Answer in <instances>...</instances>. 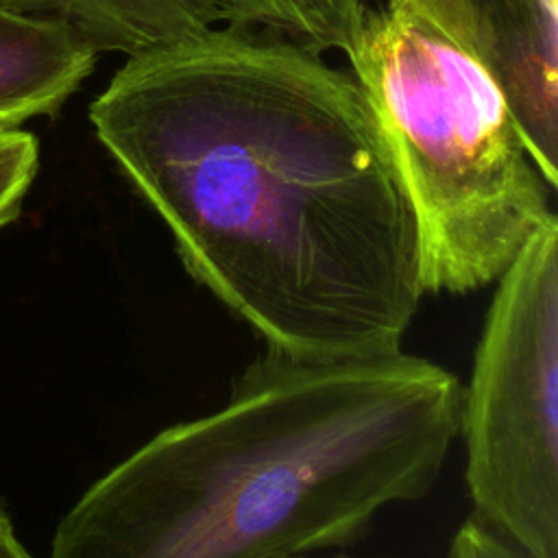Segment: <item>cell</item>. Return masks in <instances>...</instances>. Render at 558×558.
<instances>
[{"label": "cell", "mask_w": 558, "mask_h": 558, "mask_svg": "<svg viewBox=\"0 0 558 558\" xmlns=\"http://www.w3.org/2000/svg\"><path fill=\"white\" fill-rule=\"evenodd\" d=\"M89 120L185 272L266 351H401L425 296L414 220L351 72L281 35L211 26L126 54Z\"/></svg>", "instance_id": "1"}, {"label": "cell", "mask_w": 558, "mask_h": 558, "mask_svg": "<svg viewBox=\"0 0 558 558\" xmlns=\"http://www.w3.org/2000/svg\"><path fill=\"white\" fill-rule=\"evenodd\" d=\"M462 381L397 351L312 362L266 351L209 414L98 477L48 558H290L347 547L418 501L458 440Z\"/></svg>", "instance_id": "2"}, {"label": "cell", "mask_w": 558, "mask_h": 558, "mask_svg": "<svg viewBox=\"0 0 558 558\" xmlns=\"http://www.w3.org/2000/svg\"><path fill=\"white\" fill-rule=\"evenodd\" d=\"M347 57L403 181L423 294L493 286L558 216L506 89L490 2L381 0Z\"/></svg>", "instance_id": "3"}, {"label": "cell", "mask_w": 558, "mask_h": 558, "mask_svg": "<svg viewBox=\"0 0 558 558\" xmlns=\"http://www.w3.org/2000/svg\"><path fill=\"white\" fill-rule=\"evenodd\" d=\"M458 438L473 517L530 558H558V218L495 281Z\"/></svg>", "instance_id": "4"}, {"label": "cell", "mask_w": 558, "mask_h": 558, "mask_svg": "<svg viewBox=\"0 0 558 558\" xmlns=\"http://www.w3.org/2000/svg\"><path fill=\"white\" fill-rule=\"evenodd\" d=\"M517 120L549 187H558V0H488Z\"/></svg>", "instance_id": "5"}, {"label": "cell", "mask_w": 558, "mask_h": 558, "mask_svg": "<svg viewBox=\"0 0 558 558\" xmlns=\"http://www.w3.org/2000/svg\"><path fill=\"white\" fill-rule=\"evenodd\" d=\"M96 59L98 50L72 24L0 11V129L57 113Z\"/></svg>", "instance_id": "6"}, {"label": "cell", "mask_w": 558, "mask_h": 558, "mask_svg": "<svg viewBox=\"0 0 558 558\" xmlns=\"http://www.w3.org/2000/svg\"><path fill=\"white\" fill-rule=\"evenodd\" d=\"M109 52L133 54L211 26L244 28L242 0H89Z\"/></svg>", "instance_id": "7"}, {"label": "cell", "mask_w": 558, "mask_h": 558, "mask_svg": "<svg viewBox=\"0 0 558 558\" xmlns=\"http://www.w3.org/2000/svg\"><path fill=\"white\" fill-rule=\"evenodd\" d=\"M246 28H268L318 54L349 52L357 37L364 0H242Z\"/></svg>", "instance_id": "8"}, {"label": "cell", "mask_w": 558, "mask_h": 558, "mask_svg": "<svg viewBox=\"0 0 558 558\" xmlns=\"http://www.w3.org/2000/svg\"><path fill=\"white\" fill-rule=\"evenodd\" d=\"M37 170V137L20 126L0 129V229L20 216Z\"/></svg>", "instance_id": "9"}, {"label": "cell", "mask_w": 558, "mask_h": 558, "mask_svg": "<svg viewBox=\"0 0 558 558\" xmlns=\"http://www.w3.org/2000/svg\"><path fill=\"white\" fill-rule=\"evenodd\" d=\"M0 11L63 20L72 24L98 52H102V28L89 0H0Z\"/></svg>", "instance_id": "10"}, {"label": "cell", "mask_w": 558, "mask_h": 558, "mask_svg": "<svg viewBox=\"0 0 558 558\" xmlns=\"http://www.w3.org/2000/svg\"><path fill=\"white\" fill-rule=\"evenodd\" d=\"M449 558H530L477 517H469L453 534Z\"/></svg>", "instance_id": "11"}, {"label": "cell", "mask_w": 558, "mask_h": 558, "mask_svg": "<svg viewBox=\"0 0 558 558\" xmlns=\"http://www.w3.org/2000/svg\"><path fill=\"white\" fill-rule=\"evenodd\" d=\"M0 558H33L17 541L9 514L0 508Z\"/></svg>", "instance_id": "12"}, {"label": "cell", "mask_w": 558, "mask_h": 558, "mask_svg": "<svg viewBox=\"0 0 558 558\" xmlns=\"http://www.w3.org/2000/svg\"><path fill=\"white\" fill-rule=\"evenodd\" d=\"M290 558H351V556H320V554H301V556H290Z\"/></svg>", "instance_id": "13"}]
</instances>
